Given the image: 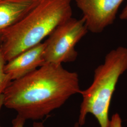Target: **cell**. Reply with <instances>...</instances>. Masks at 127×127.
Masks as SVG:
<instances>
[{
	"label": "cell",
	"mask_w": 127,
	"mask_h": 127,
	"mask_svg": "<svg viewBox=\"0 0 127 127\" xmlns=\"http://www.w3.org/2000/svg\"><path fill=\"white\" fill-rule=\"evenodd\" d=\"M41 0H0V33L23 19Z\"/></svg>",
	"instance_id": "cell-7"
},
{
	"label": "cell",
	"mask_w": 127,
	"mask_h": 127,
	"mask_svg": "<svg viewBox=\"0 0 127 127\" xmlns=\"http://www.w3.org/2000/svg\"><path fill=\"white\" fill-rule=\"evenodd\" d=\"M124 0H75L88 31L99 33L112 25Z\"/></svg>",
	"instance_id": "cell-5"
},
{
	"label": "cell",
	"mask_w": 127,
	"mask_h": 127,
	"mask_svg": "<svg viewBox=\"0 0 127 127\" xmlns=\"http://www.w3.org/2000/svg\"><path fill=\"white\" fill-rule=\"evenodd\" d=\"M127 70V48L120 46L111 50L104 62L95 70L91 86L81 91L82 96L78 123H85L88 114H93L100 127L109 125V108L119 79Z\"/></svg>",
	"instance_id": "cell-3"
},
{
	"label": "cell",
	"mask_w": 127,
	"mask_h": 127,
	"mask_svg": "<svg viewBox=\"0 0 127 127\" xmlns=\"http://www.w3.org/2000/svg\"><path fill=\"white\" fill-rule=\"evenodd\" d=\"M6 61L0 50V96L12 81L9 75L5 72L4 66Z\"/></svg>",
	"instance_id": "cell-8"
},
{
	"label": "cell",
	"mask_w": 127,
	"mask_h": 127,
	"mask_svg": "<svg viewBox=\"0 0 127 127\" xmlns=\"http://www.w3.org/2000/svg\"><path fill=\"white\" fill-rule=\"evenodd\" d=\"M88 32L84 18H71L56 27L44 42L45 64H62L74 61L75 46Z\"/></svg>",
	"instance_id": "cell-4"
},
{
	"label": "cell",
	"mask_w": 127,
	"mask_h": 127,
	"mask_svg": "<svg viewBox=\"0 0 127 127\" xmlns=\"http://www.w3.org/2000/svg\"><path fill=\"white\" fill-rule=\"evenodd\" d=\"M120 18L122 20H127V4L120 14Z\"/></svg>",
	"instance_id": "cell-11"
},
{
	"label": "cell",
	"mask_w": 127,
	"mask_h": 127,
	"mask_svg": "<svg viewBox=\"0 0 127 127\" xmlns=\"http://www.w3.org/2000/svg\"><path fill=\"white\" fill-rule=\"evenodd\" d=\"M108 127H123L122 119L119 114H114L112 116Z\"/></svg>",
	"instance_id": "cell-10"
},
{
	"label": "cell",
	"mask_w": 127,
	"mask_h": 127,
	"mask_svg": "<svg viewBox=\"0 0 127 127\" xmlns=\"http://www.w3.org/2000/svg\"><path fill=\"white\" fill-rule=\"evenodd\" d=\"M3 105V99H2V95L0 96V111L1 109V107ZM0 127H4L1 126L0 124Z\"/></svg>",
	"instance_id": "cell-12"
},
{
	"label": "cell",
	"mask_w": 127,
	"mask_h": 127,
	"mask_svg": "<svg viewBox=\"0 0 127 127\" xmlns=\"http://www.w3.org/2000/svg\"><path fill=\"white\" fill-rule=\"evenodd\" d=\"M26 120L17 115V117L12 120V127H24ZM33 127H44L43 123H36L33 124Z\"/></svg>",
	"instance_id": "cell-9"
},
{
	"label": "cell",
	"mask_w": 127,
	"mask_h": 127,
	"mask_svg": "<svg viewBox=\"0 0 127 127\" xmlns=\"http://www.w3.org/2000/svg\"><path fill=\"white\" fill-rule=\"evenodd\" d=\"M81 91L77 73L46 63L10 82L2 94L3 105L26 120H41Z\"/></svg>",
	"instance_id": "cell-1"
},
{
	"label": "cell",
	"mask_w": 127,
	"mask_h": 127,
	"mask_svg": "<svg viewBox=\"0 0 127 127\" xmlns=\"http://www.w3.org/2000/svg\"><path fill=\"white\" fill-rule=\"evenodd\" d=\"M44 48L45 43L41 42L22 52L6 62L5 72L13 81L34 71L45 64Z\"/></svg>",
	"instance_id": "cell-6"
},
{
	"label": "cell",
	"mask_w": 127,
	"mask_h": 127,
	"mask_svg": "<svg viewBox=\"0 0 127 127\" xmlns=\"http://www.w3.org/2000/svg\"><path fill=\"white\" fill-rule=\"evenodd\" d=\"M73 0H41L18 23L1 33L0 51L7 62L41 42L72 17Z\"/></svg>",
	"instance_id": "cell-2"
},
{
	"label": "cell",
	"mask_w": 127,
	"mask_h": 127,
	"mask_svg": "<svg viewBox=\"0 0 127 127\" xmlns=\"http://www.w3.org/2000/svg\"><path fill=\"white\" fill-rule=\"evenodd\" d=\"M1 47V33H0V50Z\"/></svg>",
	"instance_id": "cell-13"
},
{
	"label": "cell",
	"mask_w": 127,
	"mask_h": 127,
	"mask_svg": "<svg viewBox=\"0 0 127 127\" xmlns=\"http://www.w3.org/2000/svg\"><path fill=\"white\" fill-rule=\"evenodd\" d=\"M80 127V125H79V124L78 123H75V125H74V127Z\"/></svg>",
	"instance_id": "cell-14"
}]
</instances>
